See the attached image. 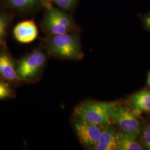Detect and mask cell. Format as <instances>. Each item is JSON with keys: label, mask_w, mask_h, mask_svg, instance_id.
I'll list each match as a JSON object with an SVG mask.
<instances>
[{"label": "cell", "mask_w": 150, "mask_h": 150, "mask_svg": "<svg viewBox=\"0 0 150 150\" xmlns=\"http://www.w3.org/2000/svg\"><path fill=\"white\" fill-rule=\"evenodd\" d=\"M45 49L48 57L59 59L78 61L84 56L77 33L47 35Z\"/></svg>", "instance_id": "obj_1"}, {"label": "cell", "mask_w": 150, "mask_h": 150, "mask_svg": "<svg viewBox=\"0 0 150 150\" xmlns=\"http://www.w3.org/2000/svg\"><path fill=\"white\" fill-rule=\"evenodd\" d=\"M116 102L86 100L75 107L74 116L100 126L110 125Z\"/></svg>", "instance_id": "obj_2"}, {"label": "cell", "mask_w": 150, "mask_h": 150, "mask_svg": "<svg viewBox=\"0 0 150 150\" xmlns=\"http://www.w3.org/2000/svg\"><path fill=\"white\" fill-rule=\"evenodd\" d=\"M47 56L43 50L37 48L18 60L16 62V70L20 82L38 81L45 69Z\"/></svg>", "instance_id": "obj_3"}, {"label": "cell", "mask_w": 150, "mask_h": 150, "mask_svg": "<svg viewBox=\"0 0 150 150\" xmlns=\"http://www.w3.org/2000/svg\"><path fill=\"white\" fill-rule=\"evenodd\" d=\"M42 29L47 35L77 33L79 28L72 17L59 8H47L42 22Z\"/></svg>", "instance_id": "obj_4"}, {"label": "cell", "mask_w": 150, "mask_h": 150, "mask_svg": "<svg viewBox=\"0 0 150 150\" xmlns=\"http://www.w3.org/2000/svg\"><path fill=\"white\" fill-rule=\"evenodd\" d=\"M73 126L81 144L86 148L92 150L102 134V126L80 118L74 117Z\"/></svg>", "instance_id": "obj_5"}, {"label": "cell", "mask_w": 150, "mask_h": 150, "mask_svg": "<svg viewBox=\"0 0 150 150\" xmlns=\"http://www.w3.org/2000/svg\"><path fill=\"white\" fill-rule=\"evenodd\" d=\"M112 120L123 132L139 133L140 125L136 115L118 103L113 108Z\"/></svg>", "instance_id": "obj_6"}, {"label": "cell", "mask_w": 150, "mask_h": 150, "mask_svg": "<svg viewBox=\"0 0 150 150\" xmlns=\"http://www.w3.org/2000/svg\"><path fill=\"white\" fill-rule=\"evenodd\" d=\"M0 79L11 85L20 82L17 74L16 62L5 49L0 51Z\"/></svg>", "instance_id": "obj_7"}, {"label": "cell", "mask_w": 150, "mask_h": 150, "mask_svg": "<svg viewBox=\"0 0 150 150\" xmlns=\"http://www.w3.org/2000/svg\"><path fill=\"white\" fill-rule=\"evenodd\" d=\"M13 36L16 40L22 43H31L38 38V27L32 20H25L17 24L13 28Z\"/></svg>", "instance_id": "obj_8"}, {"label": "cell", "mask_w": 150, "mask_h": 150, "mask_svg": "<svg viewBox=\"0 0 150 150\" xmlns=\"http://www.w3.org/2000/svg\"><path fill=\"white\" fill-rule=\"evenodd\" d=\"M118 134L110 126V125L102 126V134L94 150H117Z\"/></svg>", "instance_id": "obj_9"}, {"label": "cell", "mask_w": 150, "mask_h": 150, "mask_svg": "<svg viewBox=\"0 0 150 150\" xmlns=\"http://www.w3.org/2000/svg\"><path fill=\"white\" fill-rule=\"evenodd\" d=\"M131 104L134 113L150 112V90L139 91L131 97Z\"/></svg>", "instance_id": "obj_10"}, {"label": "cell", "mask_w": 150, "mask_h": 150, "mask_svg": "<svg viewBox=\"0 0 150 150\" xmlns=\"http://www.w3.org/2000/svg\"><path fill=\"white\" fill-rule=\"evenodd\" d=\"M135 132H123V134H118V144L117 150H143L142 146L137 141V135Z\"/></svg>", "instance_id": "obj_11"}, {"label": "cell", "mask_w": 150, "mask_h": 150, "mask_svg": "<svg viewBox=\"0 0 150 150\" xmlns=\"http://www.w3.org/2000/svg\"><path fill=\"white\" fill-rule=\"evenodd\" d=\"M9 4L15 9L27 11L37 7L43 0H7Z\"/></svg>", "instance_id": "obj_12"}, {"label": "cell", "mask_w": 150, "mask_h": 150, "mask_svg": "<svg viewBox=\"0 0 150 150\" xmlns=\"http://www.w3.org/2000/svg\"><path fill=\"white\" fill-rule=\"evenodd\" d=\"M16 93L11 84L0 79V100L14 98Z\"/></svg>", "instance_id": "obj_13"}, {"label": "cell", "mask_w": 150, "mask_h": 150, "mask_svg": "<svg viewBox=\"0 0 150 150\" xmlns=\"http://www.w3.org/2000/svg\"><path fill=\"white\" fill-rule=\"evenodd\" d=\"M59 8L64 10L70 11L76 5L77 0H51Z\"/></svg>", "instance_id": "obj_14"}, {"label": "cell", "mask_w": 150, "mask_h": 150, "mask_svg": "<svg viewBox=\"0 0 150 150\" xmlns=\"http://www.w3.org/2000/svg\"><path fill=\"white\" fill-rule=\"evenodd\" d=\"M10 21L9 17L5 14H0V41L4 40Z\"/></svg>", "instance_id": "obj_15"}, {"label": "cell", "mask_w": 150, "mask_h": 150, "mask_svg": "<svg viewBox=\"0 0 150 150\" xmlns=\"http://www.w3.org/2000/svg\"><path fill=\"white\" fill-rule=\"evenodd\" d=\"M142 142L146 150H150V126L146 125L143 131Z\"/></svg>", "instance_id": "obj_16"}, {"label": "cell", "mask_w": 150, "mask_h": 150, "mask_svg": "<svg viewBox=\"0 0 150 150\" xmlns=\"http://www.w3.org/2000/svg\"><path fill=\"white\" fill-rule=\"evenodd\" d=\"M142 22L145 28L150 31V11L142 16Z\"/></svg>", "instance_id": "obj_17"}, {"label": "cell", "mask_w": 150, "mask_h": 150, "mask_svg": "<svg viewBox=\"0 0 150 150\" xmlns=\"http://www.w3.org/2000/svg\"><path fill=\"white\" fill-rule=\"evenodd\" d=\"M147 84L150 87V72L148 75V77H147Z\"/></svg>", "instance_id": "obj_18"}]
</instances>
